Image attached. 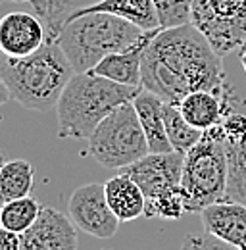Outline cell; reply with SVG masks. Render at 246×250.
Returning <instances> with one entry per match:
<instances>
[{"label":"cell","instance_id":"6da1fadb","mask_svg":"<svg viewBox=\"0 0 246 250\" xmlns=\"http://www.w3.org/2000/svg\"><path fill=\"white\" fill-rule=\"evenodd\" d=\"M143 87L177 106L194 91L225 93L221 56L192 23L160 29L143 52Z\"/></svg>","mask_w":246,"mask_h":250},{"label":"cell","instance_id":"7a4b0ae2","mask_svg":"<svg viewBox=\"0 0 246 250\" xmlns=\"http://www.w3.org/2000/svg\"><path fill=\"white\" fill-rule=\"evenodd\" d=\"M75 69L56 39L48 37L33 54L21 58L2 56L0 75L8 85L12 100L33 112L56 110L62 93Z\"/></svg>","mask_w":246,"mask_h":250},{"label":"cell","instance_id":"3957f363","mask_svg":"<svg viewBox=\"0 0 246 250\" xmlns=\"http://www.w3.org/2000/svg\"><path fill=\"white\" fill-rule=\"evenodd\" d=\"M143 87L122 85L91 71L73 73L56 104L58 135L62 139H89L116 106L133 102Z\"/></svg>","mask_w":246,"mask_h":250},{"label":"cell","instance_id":"277c9868","mask_svg":"<svg viewBox=\"0 0 246 250\" xmlns=\"http://www.w3.org/2000/svg\"><path fill=\"white\" fill-rule=\"evenodd\" d=\"M144 29L108 12L73 14L56 35L63 54L77 73L91 71L104 56L122 52L141 41Z\"/></svg>","mask_w":246,"mask_h":250},{"label":"cell","instance_id":"5b68a950","mask_svg":"<svg viewBox=\"0 0 246 250\" xmlns=\"http://www.w3.org/2000/svg\"><path fill=\"white\" fill-rule=\"evenodd\" d=\"M229 160L225 129L217 124L204 129L200 141L184 154L181 185L188 194V214H200L206 206L225 198Z\"/></svg>","mask_w":246,"mask_h":250},{"label":"cell","instance_id":"8992f818","mask_svg":"<svg viewBox=\"0 0 246 250\" xmlns=\"http://www.w3.org/2000/svg\"><path fill=\"white\" fill-rule=\"evenodd\" d=\"M89 154L108 169H122L150 152L133 102L116 106L92 131Z\"/></svg>","mask_w":246,"mask_h":250},{"label":"cell","instance_id":"52a82bcc","mask_svg":"<svg viewBox=\"0 0 246 250\" xmlns=\"http://www.w3.org/2000/svg\"><path fill=\"white\" fill-rule=\"evenodd\" d=\"M190 23L223 58L246 42V0H190Z\"/></svg>","mask_w":246,"mask_h":250},{"label":"cell","instance_id":"ba28073f","mask_svg":"<svg viewBox=\"0 0 246 250\" xmlns=\"http://www.w3.org/2000/svg\"><path fill=\"white\" fill-rule=\"evenodd\" d=\"M67 214L83 233L96 239H112L120 229V219L112 212L102 183H87L73 190Z\"/></svg>","mask_w":246,"mask_h":250},{"label":"cell","instance_id":"9c48e42d","mask_svg":"<svg viewBox=\"0 0 246 250\" xmlns=\"http://www.w3.org/2000/svg\"><path fill=\"white\" fill-rule=\"evenodd\" d=\"M183 166L184 154L179 150L148 152L146 156H143L141 160L125 166L118 171L127 173L144 192L146 204H150L162 190L181 183Z\"/></svg>","mask_w":246,"mask_h":250},{"label":"cell","instance_id":"30bf717a","mask_svg":"<svg viewBox=\"0 0 246 250\" xmlns=\"http://www.w3.org/2000/svg\"><path fill=\"white\" fill-rule=\"evenodd\" d=\"M73 249H77V225L71 218L50 206H41L35 223L21 233V250Z\"/></svg>","mask_w":246,"mask_h":250},{"label":"cell","instance_id":"8fae6325","mask_svg":"<svg viewBox=\"0 0 246 250\" xmlns=\"http://www.w3.org/2000/svg\"><path fill=\"white\" fill-rule=\"evenodd\" d=\"M48 39L44 23L37 14L10 12L0 18V52L10 58H21L39 50Z\"/></svg>","mask_w":246,"mask_h":250},{"label":"cell","instance_id":"7c38bea8","mask_svg":"<svg viewBox=\"0 0 246 250\" xmlns=\"http://www.w3.org/2000/svg\"><path fill=\"white\" fill-rule=\"evenodd\" d=\"M206 233L233 249L246 250V204L223 198L200 212Z\"/></svg>","mask_w":246,"mask_h":250},{"label":"cell","instance_id":"4fadbf2b","mask_svg":"<svg viewBox=\"0 0 246 250\" xmlns=\"http://www.w3.org/2000/svg\"><path fill=\"white\" fill-rule=\"evenodd\" d=\"M229 177L225 198L246 204V116L231 112L223 120Z\"/></svg>","mask_w":246,"mask_h":250},{"label":"cell","instance_id":"5bb4252c","mask_svg":"<svg viewBox=\"0 0 246 250\" xmlns=\"http://www.w3.org/2000/svg\"><path fill=\"white\" fill-rule=\"evenodd\" d=\"M160 29H148L141 37V41L135 42L131 48L104 56L92 67L91 73L108 77V79L118 81L122 85L143 87V52H144L146 44L150 42V39Z\"/></svg>","mask_w":246,"mask_h":250},{"label":"cell","instance_id":"9a60e30c","mask_svg":"<svg viewBox=\"0 0 246 250\" xmlns=\"http://www.w3.org/2000/svg\"><path fill=\"white\" fill-rule=\"evenodd\" d=\"M179 110L188 124L202 131L221 124L223 118L233 112L227 102V94L214 91H194L186 94L179 102Z\"/></svg>","mask_w":246,"mask_h":250},{"label":"cell","instance_id":"2e32d148","mask_svg":"<svg viewBox=\"0 0 246 250\" xmlns=\"http://www.w3.org/2000/svg\"><path fill=\"white\" fill-rule=\"evenodd\" d=\"M104 188H106L108 204L120 221H133L144 216L146 210L144 192L127 173L118 171V175L110 177L104 183Z\"/></svg>","mask_w":246,"mask_h":250},{"label":"cell","instance_id":"e0dca14e","mask_svg":"<svg viewBox=\"0 0 246 250\" xmlns=\"http://www.w3.org/2000/svg\"><path fill=\"white\" fill-rule=\"evenodd\" d=\"M133 106L137 110V116H139L141 125H143V131L146 135L150 152H171L173 146H171V143L167 139L165 125H164V116H162L164 100L158 94H154L152 91H146L143 87V91L135 96Z\"/></svg>","mask_w":246,"mask_h":250},{"label":"cell","instance_id":"ac0fdd59","mask_svg":"<svg viewBox=\"0 0 246 250\" xmlns=\"http://www.w3.org/2000/svg\"><path fill=\"white\" fill-rule=\"evenodd\" d=\"M79 12H108L139 25L141 29H162L152 0H100ZM75 12V14H79Z\"/></svg>","mask_w":246,"mask_h":250},{"label":"cell","instance_id":"d6986e66","mask_svg":"<svg viewBox=\"0 0 246 250\" xmlns=\"http://www.w3.org/2000/svg\"><path fill=\"white\" fill-rule=\"evenodd\" d=\"M35 183V167L29 160H12L2 166L0 171V206L29 196Z\"/></svg>","mask_w":246,"mask_h":250},{"label":"cell","instance_id":"ffe728a7","mask_svg":"<svg viewBox=\"0 0 246 250\" xmlns=\"http://www.w3.org/2000/svg\"><path fill=\"white\" fill-rule=\"evenodd\" d=\"M96 2H100V0H37V2H31L29 6L44 23L46 35L56 39L63 23L75 12H79L87 6H92Z\"/></svg>","mask_w":246,"mask_h":250},{"label":"cell","instance_id":"44dd1931","mask_svg":"<svg viewBox=\"0 0 246 250\" xmlns=\"http://www.w3.org/2000/svg\"><path fill=\"white\" fill-rule=\"evenodd\" d=\"M162 116H164V125H165V133L167 139L173 146V150H179L186 154L202 137V129H196L188 124L183 118L181 110L177 104L171 102H164L162 106Z\"/></svg>","mask_w":246,"mask_h":250},{"label":"cell","instance_id":"7402d4cb","mask_svg":"<svg viewBox=\"0 0 246 250\" xmlns=\"http://www.w3.org/2000/svg\"><path fill=\"white\" fill-rule=\"evenodd\" d=\"M184 214H188V194L181 183L162 190L150 204H146L144 210V218H160L165 221L181 219Z\"/></svg>","mask_w":246,"mask_h":250},{"label":"cell","instance_id":"603a6c76","mask_svg":"<svg viewBox=\"0 0 246 250\" xmlns=\"http://www.w3.org/2000/svg\"><path fill=\"white\" fill-rule=\"evenodd\" d=\"M39 212H41V204L31 194L10 200L0 206V225L21 235L35 223Z\"/></svg>","mask_w":246,"mask_h":250},{"label":"cell","instance_id":"cb8c5ba5","mask_svg":"<svg viewBox=\"0 0 246 250\" xmlns=\"http://www.w3.org/2000/svg\"><path fill=\"white\" fill-rule=\"evenodd\" d=\"M162 29L190 23V0H152Z\"/></svg>","mask_w":246,"mask_h":250},{"label":"cell","instance_id":"d4e9b609","mask_svg":"<svg viewBox=\"0 0 246 250\" xmlns=\"http://www.w3.org/2000/svg\"><path fill=\"white\" fill-rule=\"evenodd\" d=\"M217 245H225L219 239H215L214 235H188L184 239V249H206V247H217Z\"/></svg>","mask_w":246,"mask_h":250},{"label":"cell","instance_id":"484cf974","mask_svg":"<svg viewBox=\"0 0 246 250\" xmlns=\"http://www.w3.org/2000/svg\"><path fill=\"white\" fill-rule=\"evenodd\" d=\"M21 249V235L14 233L0 225V250H20Z\"/></svg>","mask_w":246,"mask_h":250},{"label":"cell","instance_id":"4316f807","mask_svg":"<svg viewBox=\"0 0 246 250\" xmlns=\"http://www.w3.org/2000/svg\"><path fill=\"white\" fill-rule=\"evenodd\" d=\"M10 98H12V96H10V91H8V85H6V81H4L2 75H0V106H4Z\"/></svg>","mask_w":246,"mask_h":250},{"label":"cell","instance_id":"83f0119b","mask_svg":"<svg viewBox=\"0 0 246 250\" xmlns=\"http://www.w3.org/2000/svg\"><path fill=\"white\" fill-rule=\"evenodd\" d=\"M241 63H243V67H245L246 71V42L243 44V48H241Z\"/></svg>","mask_w":246,"mask_h":250},{"label":"cell","instance_id":"f1b7e54d","mask_svg":"<svg viewBox=\"0 0 246 250\" xmlns=\"http://www.w3.org/2000/svg\"><path fill=\"white\" fill-rule=\"evenodd\" d=\"M2 2H16V4H31V2H37V0H2Z\"/></svg>","mask_w":246,"mask_h":250},{"label":"cell","instance_id":"f546056e","mask_svg":"<svg viewBox=\"0 0 246 250\" xmlns=\"http://www.w3.org/2000/svg\"><path fill=\"white\" fill-rule=\"evenodd\" d=\"M4 158H6V154H4V150L0 148V171H2V166L6 164V160H4Z\"/></svg>","mask_w":246,"mask_h":250},{"label":"cell","instance_id":"4dcf8cb0","mask_svg":"<svg viewBox=\"0 0 246 250\" xmlns=\"http://www.w3.org/2000/svg\"><path fill=\"white\" fill-rule=\"evenodd\" d=\"M2 56H4V54H2V52H0V60H2Z\"/></svg>","mask_w":246,"mask_h":250},{"label":"cell","instance_id":"1f68e13d","mask_svg":"<svg viewBox=\"0 0 246 250\" xmlns=\"http://www.w3.org/2000/svg\"><path fill=\"white\" fill-rule=\"evenodd\" d=\"M0 4H2V0H0Z\"/></svg>","mask_w":246,"mask_h":250}]
</instances>
